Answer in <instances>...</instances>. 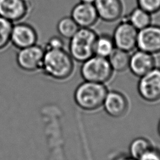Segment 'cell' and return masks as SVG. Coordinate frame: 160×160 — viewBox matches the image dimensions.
I'll return each instance as SVG.
<instances>
[{
	"instance_id": "obj_14",
	"label": "cell",
	"mask_w": 160,
	"mask_h": 160,
	"mask_svg": "<svg viewBox=\"0 0 160 160\" xmlns=\"http://www.w3.org/2000/svg\"><path fill=\"white\" fill-rule=\"evenodd\" d=\"M94 6L99 19L106 22H113L120 19L123 12L121 0H96Z\"/></svg>"
},
{
	"instance_id": "obj_15",
	"label": "cell",
	"mask_w": 160,
	"mask_h": 160,
	"mask_svg": "<svg viewBox=\"0 0 160 160\" xmlns=\"http://www.w3.org/2000/svg\"><path fill=\"white\" fill-rule=\"evenodd\" d=\"M116 48L112 36L102 33L98 34L94 47V54L108 58Z\"/></svg>"
},
{
	"instance_id": "obj_1",
	"label": "cell",
	"mask_w": 160,
	"mask_h": 160,
	"mask_svg": "<svg viewBox=\"0 0 160 160\" xmlns=\"http://www.w3.org/2000/svg\"><path fill=\"white\" fill-rule=\"evenodd\" d=\"M74 70V60L66 48L45 49L41 69L44 75L54 80L64 81L72 76Z\"/></svg>"
},
{
	"instance_id": "obj_12",
	"label": "cell",
	"mask_w": 160,
	"mask_h": 160,
	"mask_svg": "<svg viewBox=\"0 0 160 160\" xmlns=\"http://www.w3.org/2000/svg\"><path fill=\"white\" fill-rule=\"evenodd\" d=\"M156 68V59L153 54L138 49L130 54L129 69L138 78L145 75Z\"/></svg>"
},
{
	"instance_id": "obj_22",
	"label": "cell",
	"mask_w": 160,
	"mask_h": 160,
	"mask_svg": "<svg viewBox=\"0 0 160 160\" xmlns=\"http://www.w3.org/2000/svg\"><path fill=\"white\" fill-rule=\"evenodd\" d=\"M44 48L45 49L65 48L64 39L59 35L53 36L48 39Z\"/></svg>"
},
{
	"instance_id": "obj_6",
	"label": "cell",
	"mask_w": 160,
	"mask_h": 160,
	"mask_svg": "<svg viewBox=\"0 0 160 160\" xmlns=\"http://www.w3.org/2000/svg\"><path fill=\"white\" fill-rule=\"evenodd\" d=\"M138 30L127 19H122L115 27L111 35L116 48L130 52L137 46Z\"/></svg>"
},
{
	"instance_id": "obj_5",
	"label": "cell",
	"mask_w": 160,
	"mask_h": 160,
	"mask_svg": "<svg viewBox=\"0 0 160 160\" xmlns=\"http://www.w3.org/2000/svg\"><path fill=\"white\" fill-rule=\"evenodd\" d=\"M44 52V48L38 44L18 49L16 56V64L26 72L41 71Z\"/></svg>"
},
{
	"instance_id": "obj_19",
	"label": "cell",
	"mask_w": 160,
	"mask_h": 160,
	"mask_svg": "<svg viewBox=\"0 0 160 160\" xmlns=\"http://www.w3.org/2000/svg\"><path fill=\"white\" fill-rule=\"evenodd\" d=\"M152 146L150 141L145 138H135L131 141L129 146V156L138 160L142 154Z\"/></svg>"
},
{
	"instance_id": "obj_13",
	"label": "cell",
	"mask_w": 160,
	"mask_h": 160,
	"mask_svg": "<svg viewBox=\"0 0 160 160\" xmlns=\"http://www.w3.org/2000/svg\"><path fill=\"white\" fill-rule=\"evenodd\" d=\"M70 16L79 28H92L99 19L94 4L81 2L72 7Z\"/></svg>"
},
{
	"instance_id": "obj_20",
	"label": "cell",
	"mask_w": 160,
	"mask_h": 160,
	"mask_svg": "<svg viewBox=\"0 0 160 160\" xmlns=\"http://www.w3.org/2000/svg\"><path fill=\"white\" fill-rule=\"evenodd\" d=\"M13 23L0 16V51L11 44V34Z\"/></svg>"
},
{
	"instance_id": "obj_25",
	"label": "cell",
	"mask_w": 160,
	"mask_h": 160,
	"mask_svg": "<svg viewBox=\"0 0 160 160\" xmlns=\"http://www.w3.org/2000/svg\"><path fill=\"white\" fill-rule=\"evenodd\" d=\"M95 1L96 0H79V2H83V3H86V4H94Z\"/></svg>"
},
{
	"instance_id": "obj_21",
	"label": "cell",
	"mask_w": 160,
	"mask_h": 160,
	"mask_svg": "<svg viewBox=\"0 0 160 160\" xmlns=\"http://www.w3.org/2000/svg\"><path fill=\"white\" fill-rule=\"evenodd\" d=\"M137 6L151 14L160 11V0H136Z\"/></svg>"
},
{
	"instance_id": "obj_7",
	"label": "cell",
	"mask_w": 160,
	"mask_h": 160,
	"mask_svg": "<svg viewBox=\"0 0 160 160\" xmlns=\"http://www.w3.org/2000/svg\"><path fill=\"white\" fill-rule=\"evenodd\" d=\"M138 91L140 97L148 102L160 101V69L154 68L139 78Z\"/></svg>"
},
{
	"instance_id": "obj_17",
	"label": "cell",
	"mask_w": 160,
	"mask_h": 160,
	"mask_svg": "<svg viewBox=\"0 0 160 160\" xmlns=\"http://www.w3.org/2000/svg\"><path fill=\"white\" fill-rule=\"evenodd\" d=\"M152 14L137 6L126 18V19L138 31L152 24Z\"/></svg>"
},
{
	"instance_id": "obj_23",
	"label": "cell",
	"mask_w": 160,
	"mask_h": 160,
	"mask_svg": "<svg viewBox=\"0 0 160 160\" xmlns=\"http://www.w3.org/2000/svg\"><path fill=\"white\" fill-rule=\"evenodd\" d=\"M138 160H160V150L152 146L142 154Z\"/></svg>"
},
{
	"instance_id": "obj_9",
	"label": "cell",
	"mask_w": 160,
	"mask_h": 160,
	"mask_svg": "<svg viewBox=\"0 0 160 160\" xmlns=\"http://www.w3.org/2000/svg\"><path fill=\"white\" fill-rule=\"evenodd\" d=\"M32 9L29 0H0V16L12 23L24 21Z\"/></svg>"
},
{
	"instance_id": "obj_2",
	"label": "cell",
	"mask_w": 160,
	"mask_h": 160,
	"mask_svg": "<svg viewBox=\"0 0 160 160\" xmlns=\"http://www.w3.org/2000/svg\"><path fill=\"white\" fill-rule=\"evenodd\" d=\"M108 92L104 84L84 81L76 88L74 100L81 109L94 111L102 106Z\"/></svg>"
},
{
	"instance_id": "obj_24",
	"label": "cell",
	"mask_w": 160,
	"mask_h": 160,
	"mask_svg": "<svg viewBox=\"0 0 160 160\" xmlns=\"http://www.w3.org/2000/svg\"><path fill=\"white\" fill-rule=\"evenodd\" d=\"M114 160H138L130 156H120L116 158Z\"/></svg>"
},
{
	"instance_id": "obj_26",
	"label": "cell",
	"mask_w": 160,
	"mask_h": 160,
	"mask_svg": "<svg viewBox=\"0 0 160 160\" xmlns=\"http://www.w3.org/2000/svg\"><path fill=\"white\" fill-rule=\"evenodd\" d=\"M158 134L160 136V119L159 121V122H158Z\"/></svg>"
},
{
	"instance_id": "obj_11",
	"label": "cell",
	"mask_w": 160,
	"mask_h": 160,
	"mask_svg": "<svg viewBox=\"0 0 160 160\" xmlns=\"http://www.w3.org/2000/svg\"><path fill=\"white\" fill-rule=\"evenodd\" d=\"M104 111L111 117L120 118L129 110V101L126 96L118 91H108L102 104Z\"/></svg>"
},
{
	"instance_id": "obj_10",
	"label": "cell",
	"mask_w": 160,
	"mask_h": 160,
	"mask_svg": "<svg viewBox=\"0 0 160 160\" xmlns=\"http://www.w3.org/2000/svg\"><path fill=\"white\" fill-rule=\"evenodd\" d=\"M136 48L153 55L159 54L160 25L151 24L138 31Z\"/></svg>"
},
{
	"instance_id": "obj_8",
	"label": "cell",
	"mask_w": 160,
	"mask_h": 160,
	"mask_svg": "<svg viewBox=\"0 0 160 160\" xmlns=\"http://www.w3.org/2000/svg\"><path fill=\"white\" fill-rule=\"evenodd\" d=\"M39 36L36 28L25 21L13 23L11 34V44L17 49L38 44Z\"/></svg>"
},
{
	"instance_id": "obj_3",
	"label": "cell",
	"mask_w": 160,
	"mask_h": 160,
	"mask_svg": "<svg viewBox=\"0 0 160 160\" xmlns=\"http://www.w3.org/2000/svg\"><path fill=\"white\" fill-rule=\"evenodd\" d=\"M97 36L92 28H79L69 39L67 50L74 61L82 62L94 55V47Z\"/></svg>"
},
{
	"instance_id": "obj_18",
	"label": "cell",
	"mask_w": 160,
	"mask_h": 160,
	"mask_svg": "<svg viewBox=\"0 0 160 160\" xmlns=\"http://www.w3.org/2000/svg\"><path fill=\"white\" fill-rule=\"evenodd\" d=\"M79 28V27L70 16L61 18L56 25L58 35L64 39L68 40L74 36Z\"/></svg>"
},
{
	"instance_id": "obj_4",
	"label": "cell",
	"mask_w": 160,
	"mask_h": 160,
	"mask_svg": "<svg viewBox=\"0 0 160 160\" xmlns=\"http://www.w3.org/2000/svg\"><path fill=\"white\" fill-rule=\"evenodd\" d=\"M81 63L80 73L84 81L105 84L112 76L113 70L108 58L93 55Z\"/></svg>"
},
{
	"instance_id": "obj_16",
	"label": "cell",
	"mask_w": 160,
	"mask_h": 160,
	"mask_svg": "<svg viewBox=\"0 0 160 160\" xmlns=\"http://www.w3.org/2000/svg\"><path fill=\"white\" fill-rule=\"evenodd\" d=\"M130 54L123 50L115 48L108 58L113 71L122 72L129 69Z\"/></svg>"
}]
</instances>
